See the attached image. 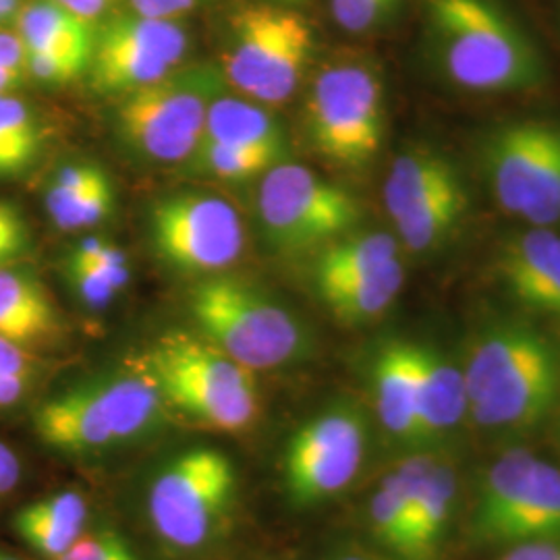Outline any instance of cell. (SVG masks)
Wrapping results in <instances>:
<instances>
[{"label":"cell","mask_w":560,"mask_h":560,"mask_svg":"<svg viewBox=\"0 0 560 560\" xmlns=\"http://www.w3.org/2000/svg\"><path fill=\"white\" fill-rule=\"evenodd\" d=\"M469 428L517 439L557 416L560 342L534 318L499 316L478 326L459 360Z\"/></svg>","instance_id":"6da1fadb"},{"label":"cell","mask_w":560,"mask_h":560,"mask_svg":"<svg viewBox=\"0 0 560 560\" xmlns=\"http://www.w3.org/2000/svg\"><path fill=\"white\" fill-rule=\"evenodd\" d=\"M168 405L140 360L38 400L30 428L44 451L88 460L140 446L168 423Z\"/></svg>","instance_id":"7a4b0ae2"},{"label":"cell","mask_w":560,"mask_h":560,"mask_svg":"<svg viewBox=\"0 0 560 560\" xmlns=\"http://www.w3.org/2000/svg\"><path fill=\"white\" fill-rule=\"evenodd\" d=\"M240 494L235 460L219 446L189 444L145 474L141 520L168 559L198 560L231 534Z\"/></svg>","instance_id":"3957f363"},{"label":"cell","mask_w":560,"mask_h":560,"mask_svg":"<svg viewBox=\"0 0 560 560\" xmlns=\"http://www.w3.org/2000/svg\"><path fill=\"white\" fill-rule=\"evenodd\" d=\"M432 57L455 88L509 96L548 80L538 46L494 0H425Z\"/></svg>","instance_id":"277c9868"},{"label":"cell","mask_w":560,"mask_h":560,"mask_svg":"<svg viewBox=\"0 0 560 560\" xmlns=\"http://www.w3.org/2000/svg\"><path fill=\"white\" fill-rule=\"evenodd\" d=\"M140 361L171 411L226 434H241L260 418L254 372L200 332L171 330Z\"/></svg>","instance_id":"5b68a950"},{"label":"cell","mask_w":560,"mask_h":560,"mask_svg":"<svg viewBox=\"0 0 560 560\" xmlns=\"http://www.w3.org/2000/svg\"><path fill=\"white\" fill-rule=\"evenodd\" d=\"M189 312L203 339L252 372L312 360L316 337L291 307L258 287L210 277L191 291Z\"/></svg>","instance_id":"8992f818"},{"label":"cell","mask_w":560,"mask_h":560,"mask_svg":"<svg viewBox=\"0 0 560 560\" xmlns=\"http://www.w3.org/2000/svg\"><path fill=\"white\" fill-rule=\"evenodd\" d=\"M481 180L504 214L529 229L560 226V120L513 119L481 133Z\"/></svg>","instance_id":"52a82bcc"},{"label":"cell","mask_w":560,"mask_h":560,"mask_svg":"<svg viewBox=\"0 0 560 560\" xmlns=\"http://www.w3.org/2000/svg\"><path fill=\"white\" fill-rule=\"evenodd\" d=\"M478 548L560 538V467L534 451L506 448L481 474L467 520Z\"/></svg>","instance_id":"ba28073f"},{"label":"cell","mask_w":560,"mask_h":560,"mask_svg":"<svg viewBox=\"0 0 560 560\" xmlns=\"http://www.w3.org/2000/svg\"><path fill=\"white\" fill-rule=\"evenodd\" d=\"M370 451V420L355 400L324 405L301 421L280 455V486L295 511L339 499L358 478Z\"/></svg>","instance_id":"9c48e42d"},{"label":"cell","mask_w":560,"mask_h":560,"mask_svg":"<svg viewBox=\"0 0 560 560\" xmlns=\"http://www.w3.org/2000/svg\"><path fill=\"white\" fill-rule=\"evenodd\" d=\"M221 73L212 67H187L120 96L117 131L148 161H187L200 145L212 102L221 94Z\"/></svg>","instance_id":"30bf717a"},{"label":"cell","mask_w":560,"mask_h":560,"mask_svg":"<svg viewBox=\"0 0 560 560\" xmlns=\"http://www.w3.org/2000/svg\"><path fill=\"white\" fill-rule=\"evenodd\" d=\"M469 187L457 162L439 148L409 145L384 180V208L411 254H432L459 233Z\"/></svg>","instance_id":"8fae6325"},{"label":"cell","mask_w":560,"mask_h":560,"mask_svg":"<svg viewBox=\"0 0 560 560\" xmlns=\"http://www.w3.org/2000/svg\"><path fill=\"white\" fill-rule=\"evenodd\" d=\"M314 150L342 168H363L381 154L386 104L381 75L363 62L326 67L305 104Z\"/></svg>","instance_id":"7c38bea8"},{"label":"cell","mask_w":560,"mask_h":560,"mask_svg":"<svg viewBox=\"0 0 560 560\" xmlns=\"http://www.w3.org/2000/svg\"><path fill=\"white\" fill-rule=\"evenodd\" d=\"M314 50L307 20L279 7H245L233 18L224 78L254 101L280 104L300 88Z\"/></svg>","instance_id":"4fadbf2b"},{"label":"cell","mask_w":560,"mask_h":560,"mask_svg":"<svg viewBox=\"0 0 560 560\" xmlns=\"http://www.w3.org/2000/svg\"><path fill=\"white\" fill-rule=\"evenodd\" d=\"M258 206L266 240L289 254L322 249L349 235L361 219L355 196L291 162H280L264 175Z\"/></svg>","instance_id":"5bb4252c"},{"label":"cell","mask_w":560,"mask_h":560,"mask_svg":"<svg viewBox=\"0 0 560 560\" xmlns=\"http://www.w3.org/2000/svg\"><path fill=\"white\" fill-rule=\"evenodd\" d=\"M150 240L171 268L217 275L240 260L245 231L229 201L208 194H177L152 206Z\"/></svg>","instance_id":"9a60e30c"},{"label":"cell","mask_w":560,"mask_h":560,"mask_svg":"<svg viewBox=\"0 0 560 560\" xmlns=\"http://www.w3.org/2000/svg\"><path fill=\"white\" fill-rule=\"evenodd\" d=\"M185 50L187 36L177 21L131 11L108 21L94 36L88 71L98 92L125 96L175 71Z\"/></svg>","instance_id":"2e32d148"},{"label":"cell","mask_w":560,"mask_h":560,"mask_svg":"<svg viewBox=\"0 0 560 560\" xmlns=\"http://www.w3.org/2000/svg\"><path fill=\"white\" fill-rule=\"evenodd\" d=\"M413 532V560H436L448 540L457 504L459 474L448 451L405 453L393 465Z\"/></svg>","instance_id":"e0dca14e"},{"label":"cell","mask_w":560,"mask_h":560,"mask_svg":"<svg viewBox=\"0 0 560 560\" xmlns=\"http://www.w3.org/2000/svg\"><path fill=\"white\" fill-rule=\"evenodd\" d=\"M492 279L529 318L560 324V233L525 229L499 243Z\"/></svg>","instance_id":"ac0fdd59"},{"label":"cell","mask_w":560,"mask_h":560,"mask_svg":"<svg viewBox=\"0 0 560 560\" xmlns=\"http://www.w3.org/2000/svg\"><path fill=\"white\" fill-rule=\"evenodd\" d=\"M370 386L384 434L405 453L423 451L416 340H384L372 358Z\"/></svg>","instance_id":"d6986e66"},{"label":"cell","mask_w":560,"mask_h":560,"mask_svg":"<svg viewBox=\"0 0 560 560\" xmlns=\"http://www.w3.org/2000/svg\"><path fill=\"white\" fill-rule=\"evenodd\" d=\"M423 451H448L469 428L459 361L439 347L416 342Z\"/></svg>","instance_id":"ffe728a7"},{"label":"cell","mask_w":560,"mask_h":560,"mask_svg":"<svg viewBox=\"0 0 560 560\" xmlns=\"http://www.w3.org/2000/svg\"><path fill=\"white\" fill-rule=\"evenodd\" d=\"M90 513V501L80 488H57L15 506L9 529L38 559L57 560L85 534Z\"/></svg>","instance_id":"44dd1931"},{"label":"cell","mask_w":560,"mask_h":560,"mask_svg":"<svg viewBox=\"0 0 560 560\" xmlns=\"http://www.w3.org/2000/svg\"><path fill=\"white\" fill-rule=\"evenodd\" d=\"M0 337L38 353L59 342L62 320L50 293L32 272L0 268Z\"/></svg>","instance_id":"7402d4cb"},{"label":"cell","mask_w":560,"mask_h":560,"mask_svg":"<svg viewBox=\"0 0 560 560\" xmlns=\"http://www.w3.org/2000/svg\"><path fill=\"white\" fill-rule=\"evenodd\" d=\"M400 261L399 240L386 233L345 235L322 247L314 261L316 295L339 289L345 284L381 275L388 266Z\"/></svg>","instance_id":"603a6c76"},{"label":"cell","mask_w":560,"mask_h":560,"mask_svg":"<svg viewBox=\"0 0 560 560\" xmlns=\"http://www.w3.org/2000/svg\"><path fill=\"white\" fill-rule=\"evenodd\" d=\"M201 141L266 150L287 159V136L280 120L252 102L219 96L212 102Z\"/></svg>","instance_id":"cb8c5ba5"},{"label":"cell","mask_w":560,"mask_h":560,"mask_svg":"<svg viewBox=\"0 0 560 560\" xmlns=\"http://www.w3.org/2000/svg\"><path fill=\"white\" fill-rule=\"evenodd\" d=\"M18 36L25 50H73L92 55L94 46L92 25L55 0H32L21 7Z\"/></svg>","instance_id":"d4e9b609"},{"label":"cell","mask_w":560,"mask_h":560,"mask_svg":"<svg viewBox=\"0 0 560 560\" xmlns=\"http://www.w3.org/2000/svg\"><path fill=\"white\" fill-rule=\"evenodd\" d=\"M405 268L397 261L381 275L358 280L318 295L335 320L345 326H363L381 320L402 291Z\"/></svg>","instance_id":"484cf974"},{"label":"cell","mask_w":560,"mask_h":560,"mask_svg":"<svg viewBox=\"0 0 560 560\" xmlns=\"http://www.w3.org/2000/svg\"><path fill=\"white\" fill-rule=\"evenodd\" d=\"M365 523L372 538L386 555L400 560H413V532L405 494L393 467L382 476L365 502Z\"/></svg>","instance_id":"4316f807"},{"label":"cell","mask_w":560,"mask_h":560,"mask_svg":"<svg viewBox=\"0 0 560 560\" xmlns=\"http://www.w3.org/2000/svg\"><path fill=\"white\" fill-rule=\"evenodd\" d=\"M40 125L32 108L9 94H0V177L25 171L40 150Z\"/></svg>","instance_id":"83f0119b"},{"label":"cell","mask_w":560,"mask_h":560,"mask_svg":"<svg viewBox=\"0 0 560 560\" xmlns=\"http://www.w3.org/2000/svg\"><path fill=\"white\" fill-rule=\"evenodd\" d=\"M201 173L222 180H249L266 175L270 168H275L284 156L266 150H252L229 145L219 141H200L198 150L191 156Z\"/></svg>","instance_id":"f1b7e54d"},{"label":"cell","mask_w":560,"mask_h":560,"mask_svg":"<svg viewBox=\"0 0 560 560\" xmlns=\"http://www.w3.org/2000/svg\"><path fill=\"white\" fill-rule=\"evenodd\" d=\"M67 277L85 307L104 310L129 284L131 270L127 264L69 260Z\"/></svg>","instance_id":"f546056e"},{"label":"cell","mask_w":560,"mask_h":560,"mask_svg":"<svg viewBox=\"0 0 560 560\" xmlns=\"http://www.w3.org/2000/svg\"><path fill=\"white\" fill-rule=\"evenodd\" d=\"M106 180H110L108 173L92 162H75L59 168L46 191V210L52 222L60 229L71 210Z\"/></svg>","instance_id":"4dcf8cb0"},{"label":"cell","mask_w":560,"mask_h":560,"mask_svg":"<svg viewBox=\"0 0 560 560\" xmlns=\"http://www.w3.org/2000/svg\"><path fill=\"white\" fill-rule=\"evenodd\" d=\"M57 560H143L131 540L108 521L90 523L71 550Z\"/></svg>","instance_id":"1f68e13d"},{"label":"cell","mask_w":560,"mask_h":560,"mask_svg":"<svg viewBox=\"0 0 560 560\" xmlns=\"http://www.w3.org/2000/svg\"><path fill=\"white\" fill-rule=\"evenodd\" d=\"M90 59L73 50H25V71L44 83H69L90 69Z\"/></svg>","instance_id":"d6a6232c"},{"label":"cell","mask_w":560,"mask_h":560,"mask_svg":"<svg viewBox=\"0 0 560 560\" xmlns=\"http://www.w3.org/2000/svg\"><path fill=\"white\" fill-rule=\"evenodd\" d=\"M30 226L18 206L0 201V268L11 266L30 247Z\"/></svg>","instance_id":"836d02e7"},{"label":"cell","mask_w":560,"mask_h":560,"mask_svg":"<svg viewBox=\"0 0 560 560\" xmlns=\"http://www.w3.org/2000/svg\"><path fill=\"white\" fill-rule=\"evenodd\" d=\"M27 481V463L18 446L0 436V509L21 492Z\"/></svg>","instance_id":"e575fe53"},{"label":"cell","mask_w":560,"mask_h":560,"mask_svg":"<svg viewBox=\"0 0 560 560\" xmlns=\"http://www.w3.org/2000/svg\"><path fill=\"white\" fill-rule=\"evenodd\" d=\"M0 374L38 381V374H40L38 355L0 337Z\"/></svg>","instance_id":"d590c367"},{"label":"cell","mask_w":560,"mask_h":560,"mask_svg":"<svg viewBox=\"0 0 560 560\" xmlns=\"http://www.w3.org/2000/svg\"><path fill=\"white\" fill-rule=\"evenodd\" d=\"M206 0H129L131 11L152 20L177 21Z\"/></svg>","instance_id":"8d00e7d4"},{"label":"cell","mask_w":560,"mask_h":560,"mask_svg":"<svg viewBox=\"0 0 560 560\" xmlns=\"http://www.w3.org/2000/svg\"><path fill=\"white\" fill-rule=\"evenodd\" d=\"M497 560H560V538L521 541L501 548Z\"/></svg>","instance_id":"74e56055"},{"label":"cell","mask_w":560,"mask_h":560,"mask_svg":"<svg viewBox=\"0 0 560 560\" xmlns=\"http://www.w3.org/2000/svg\"><path fill=\"white\" fill-rule=\"evenodd\" d=\"M34 386V378L0 374V413H11L23 407L32 397Z\"/></svg>","instance_id":"f35d334b"},{"label":"cell","mask_w":560,"mask_h":560,"mask_svg":"<svg viewBox=\"0 0 560 560\" xmlns=\"http://www.w3.org/2000/svg\"><path fill=\"white\" fill-rule=\"evenodd\" d=\"M0 67L13 73L25 75V46L21 42L18 32H4L0 30Z\"/></svg>","instance_id":"ab89813d"},{"label":"cell","mask_w":560,"mask_h":560,"mask_svg":"<svg viewBox=\"0 0 560 560\" xmlns=\"http://www.w3.org/2000/svg\"><path fill=\"white\" fill-rule=\"evenodd\" d=\"M55 2H59L60 7H65L80 20L92 23L104 15L117 0H55Z\"/></svg>","instance_id":"60d3db41"},{"label":"cell","mask_w":560,"mask_h":560,"mask_svg":"<svg viewBox=\"0 0 560 560\" xmlns=\"http://www.w3.org/2000/svg\"><path fill=\"white\" fill-rule=\"evenodd\" d=\"M324 560H397L386 552H372V550H361V548H351V550H340L330 555Z\"/></svg>","instance_id":"b9f144b4"},{"label":"cell","mask_w":560,"mask_h":560,"mask_svg":"<svg viewBox=\"0 0 560 560\" xmlns=\"http://www.w3.org/2000/svg\"><path fill=\"white\" fill-rule=\"evenodd\" d=\"M21 80H23V75L20 73H13V71H7L0 67V94H9L11 90H15Z\"/></svg>","instance_id":"7bdbcfd3"},{"label":"cell","mask_w":560,"mask_h":560,"mask_svg":"<svg viewBox=\"0 0 560 560\" xmlns=\"http://www.w3.org/2000/svg\"><path fill=\"white\" fill-rule=\"evenodd\" d=\"M0 560H25V559H21L20 555H15V552H11V550H7V548H0Z\"/></svg>","instance_id":"ee69618b"},{"label":"cell","mask_w":560,"mask_h":560,"mask_svg":"<svg viewBox=\"0 0 560 560\" xmlns=\"http://www.w3.org/2000/svg\"><path fill=\"white\" fill-rule=\"evenodd\" d=\"M557 436H559V442H560V407H559V411H557Z\"/></svg>","instance_id":"f6af8a7d"},{"label":"cell","mask_w":560,"mask_h":560,"mask_svg":"<svg viewBox=\"0 0 560 560\" xmlns=\"http://www.w3.org/2000/svg\"><path fill=\"white\" fill-rule=\"evenodd\" d=\"M287 2H300V0H287Z\"/></svg>","instance_id":"bcb514c9"}]
</instances>
